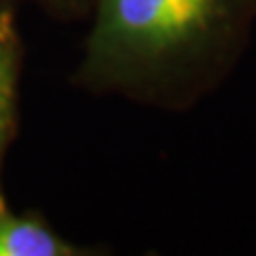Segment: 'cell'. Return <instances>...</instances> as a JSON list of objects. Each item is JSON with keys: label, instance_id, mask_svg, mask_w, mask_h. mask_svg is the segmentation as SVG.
<instances>
[{"label": "cell", "instance_id": "6da1fadb", "mask_svg": "<svg viewBox=\"0 0 256 256\" xmlns=\"http://www.w3.org/2000/svg\"><path fill=\"white\" fill-rule=\"evenodd\" d=\"M88 24L74 86L178 114L232 76L256 0H92Z\"/></svg>", "mask_w": 256, "mask_h": 256}, {"label": "cell", "instance_id": "7a4b0ae2", "mask_svg": "<svg viewBox=\"0 0 256 256\" xmlns=\"http://www.w3.org/2000/svg\"><path fill=\"white\" fill-rule=\"evenodd\" d=\"M100 249L64 238L40 211L19 214L0 185V256H95Z\"/></svg>", "mask_w": 256, "mask_h": 256}, {"label": "cell", "instance_id": "277c9868", "mask_svg": "<svg viewBox=\"0 0 256 256\" xmlns=\"http://www.w3.org/2000/svg\"><path fill=\"white\" fill-rule=\"evenodd\" d=\"M0 2H10V5L31 2L55 22H83L88 19L92 0H0Z\"/></svg>", "mask_w": 256, "mask_h": 256}, {"label": "cell", "instance_id": "3957f363", "mask_svg": "<svg viewBox=\"0 0 256 256\" xmlns=\"http://www.w3.org/2000/svg\"><path fill=\"white\" fill-rule=\"evenodd\" d=\"M22 64L24 40L17 24V5L0 2V171L17 136Z\"/></svg>", "mask_w": 256, "mask_h": 256}]
</instances>
